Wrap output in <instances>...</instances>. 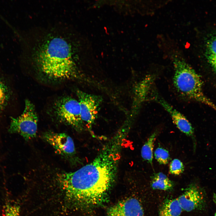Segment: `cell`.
Returning a JSON list of instances; mask_svg holds the SVG:
<instances>
[{"label":"cell","mask_w":216,"mask_h":216,"mask_svg":"<svg viewBox=\"0 0 216 216\" xmlns=\"http://www.w3.org/2000/svg\"><path fill=\"white\" fill-rule=\"evenodd\" d=\"M31 37L28 55L41 72L55 80L82 77L75 62L76 43L70 30L52 28Z\"/></svg>","instance_id":"1"},{"label":"cell","mask_w":216,"mask_h":216,"mask_svg":"<svg viewBox=\"0 0 216 216\" xmlns=\"http://www.w3.org/2000/svg\"><path fill=\"white\" fill-rule=\"evenodd\" d=\"M57 180L72 199L77 202L94 205L103 200L111 185L88 177L80 169L57 174Z\"/></svg>","instance_id":"2"},{"label":"cell","mask_w":216,"mask_h":216,"mask_svg":"<svg viewBox=\"0 0 216 216\" xmlns=\"http://www.w3.org/2000/svg\"><path fill=\"white\" fill-rule=\"evenodd\" d=\"M173 84L182 96L203 103L216 111V106L204 94L202 82L200 75L182 58L173 60Z\"/></svg>","instance_id":"3"},{"label":"cell","mask_w":216,"mask_h":216,"mask_svg":"<svg viewBox=\"0 0 216 216\" xmlns=\"http://www.w3.org/2000/svg\"><path fill=\"white\" fill-rule=\"evenodd\" d=\"M38 120L34 106L30 101L26 100L21 114L17 117H11L8 131L11 134H19L28 141L36 136Z\"/></svg>","instance_id":"4"},{"label":"cell","mask_w":216,"mask_h":216,"mask_svg":"<svg viewBox=\"0 0 216 216\" xmlns=\"http://www.w3.org/2000/svg\"><path fill=\"white\" fill-rule=\"evenodd\" d=\"M55 113L61 121L81 131L84 124L81 116L80 108L78 100L69 97L63 98L55 105Z\"/></svg>","instance_id":"5"},{"label":"cell","mask_w":216,"mask_h":216,"mask_svg":"<svg viewBox=\"0 0 216 216\" xmlns=\"http://www.w3.org/2000/svg\"><path fill=\"white\" fill-rule=\"evenodd\" d=\"M81 119L88 128H91L98 116L103 98L100 96L88 94L81 90L76 91Z\"/></svg>","instance_id":"6"},{"label":"cell","mask_w":216,"mask_h":216,"mask_svg":"<svg viewBox=\"0 0 216 216\" xmlns=\"http://www.w3.org/2000/svg\"><path fill=\"white\" fill-rule=\"evenodd\" d=\"M43 137L58 154L71 162L76 159L74 141L67 134L48 132L44 134Z\"/></svg>","instance_id":"7"},{"label":"cell","mask_w":216,"mask_h":216,"mask_svg":"<svg viewBox=\"0 0 216 216\" xmlns=\"http://www.w3.org/2000/svg\"><path fill=\"white\" fill-rule=\"evenodd\" d=\"M194 184H190L184 192L177 198L183 211L191 212L202 210L206 206L205 193Z\"/></svg>","instance_id":"8"},{"label":"cell","mask_w":216,"mask_h":216,"mask_svg":"<svg viewBox=\"0 0 216 216\" xmlns=\"http://www.w3.org/2000/svg\"><path fill=\"white\" fill-rule=\"evenodd\" d=\"M156 101L169 114L173 123L182 133L192 139L194 152H195L196 142L194 129L186 118L163 98L155 95L154 98Z\"/></svg>","instance_id":"9"},{"label":"cell","mask_w":216,"mask_h":216,"mask_svg":"<svg viewBox=\"0 0 216 216\" xmlns=\"http://www.w3.org/2000/svg\"><path fill=\"white\" fill-rule=\"evenodd\" d=\"M108 216H144V214L138 200L129 198L110 207L108 212Z\"/></svg>","instance_id":"10"},{"label":"cell","mask_w":216,"mask_h":216,"mask_svg":"<svg viewBox=\"0 0 216 216\" xmlns=\"http://www.w3.org/2000/svg\"><path fill=\"white\" fill-rule=\"evenodd\" d=\"M182 211L177 198L168 199L162 205L159 216H180Z\"/></svg>","instance_id":"11"},{"label":"cell","mask_w":216,"mask_h":216,"mask_svg":"<svg viewBox=\"0 0 216 216\" xmlns=\"http://www.w3.org/2000/svg\"><path fill=\"white\" fill-rule=\"evenodd\" d=\"M151 185L153 189L164 190L172 189L173 183L168 177L161 172L154 174L151 178Z\"/></svg>","instance_id":"12"},{"label":"cell","mask_w":216,"mask_h":216,"mask_svg":"<svg viewBox=\"0 0 216 216\" xmlns=\"http://www.w3.org/2000/svg\"><path fill=\"white\" fill-rule=\"evenodd\" d=\"M158 132L155 130L149 136L142 147L141 155L142 159L151 165L152 164L154 143Z\"/></svg>","instance_id":"13"},{"label":"cell","mask_w":216,"mask_h":216,"mask_svg":"<svg viewBox=\"0 0 216 216\" xmlns=\"http://www.w3.org/2000/svg\"><path fill=\"white\" fill-rule=\"evenodd\" d=\"M205 54L208 62L216 72V35L212 36L207 41Z\"/></svg>","instance_id":"14"},{"label":"cell","mask_w":216,"mask_h":216,"mask_svg":"<svg viewBox=\"0 0 216 216\" xmlns=\"http://www.w3.org/2000/svg\"><path fill=\"white\" fill-rule=\"evenodd\" d=\"M10 96L9 88L4 82L0 79V115L7 106Z\"/></svg>","instance_id":"15"},{"label":"cell","mask_w":216,"mask_h":216,"mask_svg":"<svg viewBox=\"0 0 216 216\" xmlns=\"http://www.w3.org/2000/svg\"><path fill=\"white\" fill-rule=\"evenodd\" d=\"M154 155L155 159L160 164L166 165L170 160L169 152L162 147L157 148L154 152Z\"/></svg>","instance_id":"16"},{"label":"cell","mask_w":216,"mask_h":216,"mask_svg":"<svg viewBox=\"0 0 216 216\" xmlns=\"http://www.w3.org/2000/svg\"><path fill=\"white\" fill-rule=\"evenodd\" d=\"M184 170L183 163L178 159H174L170 162L169 166L170 173L174 175H179L182 173Z\"/></svg>","instance_id":"17"},{"label":"cell","mask_w":216,"mask_h":216,"mask_svg":"<svg viewBox=\"0 0 216 216\" xmlns=\"http://www.w3.org/2000/svg\"><path fill=\"white\" fill-rule=\"evenodd\" d=\"M2 216H20L19 207L15 204L7 203L4 207Z\"/></svg>","instance_id":"18"},{"label":"cell","mask_w":216,"mask_h":216,"mask_svg":"<svg viewBox=\"0 0 216 216\" xmlns=\"http://www.w3.org/2000/svg\"><path fill=\"white\" fill-rule=\"evenodd\" d=\"M214 216H216V212Z\"/></svg>","instance_id":"19"}]
</instances>
